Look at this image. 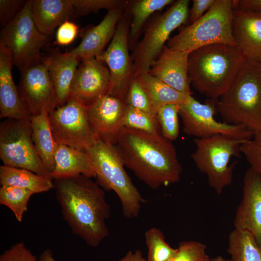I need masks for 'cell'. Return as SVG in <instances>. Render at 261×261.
Instances as JSON below:
<instances>
[{
  "label": "cell",
  "mask_w": 261,
  "mask_h": 261,
  "mask_svg": "<svg viewBox=\"0 0 261 261\" xmlns=\"http://www.w3.org/2000/svg\"><path fill=\"white\" fill-rule=\"evenodd\" d=\"M54 189L64 219L72 232L96 247L109 235L110 207L101 187L85 175L55 179Z\"/></svg>",
  "instance_id": "obj_1"
},
{
  "label": "cell",
  "mask_w": 261,
  "mask_h": 261,
  "mask_svg": "<svg viewBox=\"0 0 261 261\" xmlns=\"http://www.w3.org/2000/svg\"><path fill=\"white\" fill-rule=\"evenodd\" d=\"M115 146L124 165L153 189L177 183L182 167L172 141L123 127Z\"/></svg>",
  "instance_id": "obj_2"
},
{
  "label": "cell",
  "mask_w": 261,
  "mask_h": 261,
  "mask_svg": "<svg viewBox=\"0 0 261 261\" xmlns=\"http://www.w3.org/2000/svg\"><path fill=\"white\" fill-rule=\"evenodd\" d=\"M245 59L237 46L214 44L197 49L188 54L190 84L217 100L229 87Z\"/></svg>",
  "instance_id": "obj_3"
},
{
  "label": "cell",
  "mask_w": 261,
  "mask_h": 261,
  "mask_svg": "<svg viewBox=\"0 0 261 261\" xmlns=\"http://www.w3.org/2000/svg\"><path fill=\"white\" fill-rule=\"evenodd\" d=\"M216 103L224 122L261 132V60L246 59Z\"/></svg>",
  "instance_id": "obj_4"
},
{
  "label": "cell",
  "mask_w": 261,
  "mask_h": 261,
  "mask_svg": "<svg viewBox=\"0 0 261 261\" xmlns=\"http://www.w3.org/2000/svg\"><path fill=\"white\" fill-rule=\"evenodd\" d=\"M86 152L90 157L98 184L116 193L125 218H137L145 200L126 172L115 145L97 138Z\"/></svg>",
  "instance_id": "obj_5"
},
{
  "label": "cell",
  "mask_w": 261,
  "mask_h": 261,
  "mask_svg": "<svg viewBox=\"0 0 261 261\" xmlns=\"http://www.w3.org/2000/svg\"><path fill=\"white\" fill-rule=\"evenodd\" d=\"M233 0H216L198 20L169 38L167 46L188 54L214 44L237 46L232 33Z\"/></svg>",
  "instance_id": "obj_6"
},
{
  "label": "cell",
  "mask_w": 261,
  "mask_h": 261,
  "mask_svg": "<svg viewBox=\"0 0 261 261\" xmlns=\"http://www.w3.org/2000/svg\"><path fill=\"white\" fill-rule=\"evenodd\" d=\"M196 148L191 154L193 162L202 173L206 175L209 186L218 194L231 185L235 162L232 157H239L240 146L247 140L215 135L204 138H194Z\"/></svg>",
  "instance_id": "obj_7"
},
{
  "label": "cell",
  "mask_w": 261,
  "mask_h": 261,
  "mask_svg": "<svg viewBox=\"0 0 261 261\" xmlns=\"http://www.w3.org/2000/svg\"><path fill=\"white\" fill-rule=\"evenodd\" d=\"M48 41V36L42 33L34 23L31 0L27 1L19 14L0 33V46L10 53L13 65L20 72L42 60L41 51Z\"/></svg>",
  "instance_id": "obj_8"
},
{
  "label": "cell",
  "mask_w": 261,
  "mask_h": 261,
  "mask_svg": "<svg viewBox=\"0 0 261 261\" xmlns=\"http://www.w3.org/2000/svg\"><path fill=\"white\" fill-rule=\"evenodd\" d=\"M189 0H178L147 26L141 40L135 46L131 56L132 77L148 72L169 40L171 32L185 23L188 15Z\"/></svg>",
  "instance_id": "obj_9"
},
{
  "label": "cell",
  "mask_w": 261,
  "mask_h": 261,
  "mask_svg": "<svg viewBox=\"0 0 261 261\" xmlns=\"http://www.w3.org/2000/svg\"><path fill=\"white\" fill-rule=\"evenodd\" d=\"M0 158L4 165L51 177L34 146L29 119L6 118L0 123Z\"/></svg>",
  "instance_id": "obj_10"
},
{
  "label": "cell",
  "mask_w": 261,
  "mask_h": 261,
  "mask_svg": "<svg viewBox=\"0 0 261 261\" xmlns=\"http://www.w3.org/2000/svg\"><path fill=\"white\" fill-rule=\"evenodd\" d=\"M51 128L57 143L86 151L97 138L90 126L87 106L69 98L48 114Z\"/></svg>",
  "instance_id": "obj_11"
},
{
  "label": "cell",
  "mask_w": 261,
  "mask_h": 261,
  "mask_svg": "<svg viewBox=\"0 0 261 261\" xmlns=\"http://www.w3.org/2000/svg\"><path fill=\"white\" fill-rule=\"evenodd\" d=\"M129 15L127 6L107 49L96 58L106 63L109 71L110 84L107 94L124 102L132 77V62L129 52Z\"/></svg>",
  "instance_id": "obj_12"
},
{
  "label": "cell",
  "mask_w": 261,
  "mask_h": 261,
  "mask_svg": "<svg viewBox=\"0 0 261 261\" xmlns=\"http://www.w3.org/2000/svg\"><path fill=\"white\" fill-rule=\"evenodd\" d=\"M179 115L183 131L195 138H204L222 135L232 138L248 140L254 133L241 125H233L217 121L216 108L213 104L202 103L191 95L184 103L178 105Z\"/></svg>",
  "instance_id": "obj_13"
},
{
  "label": "cell",
  "mask_w": 261,
  "mask_h": 261,
  "mask_svg": "<svg viewBox=\"0 0 261 261\" xmlns=\"http://www.w3.org/2000/svg\"><path fill=\"white\" fill-rule=\"evenodd\" d=\"M20 72L18 91L30 116L57 107L56 92L43 57L40 62Z\"/></svg>",
  "instance_id": "obj_14"
},
{
  "label": "cell",
  "mask_w": 261,
  "mask_h": 261,
  "mask_svg": "<svg viewBox=\"0 0 261 261\" xmlns=\"http://www.w3.org/2000/svg\"><path fill=\"white\" fill-rule=\"evenodd\" d=\"M81 60L72 82L69 98L87 106L108 94L110 75L104 63L96 58Z\"/></svg>",
  "instance_id": "obj_15"
},
{
  "label": "cell",
  "mask_w": 261,
  "mask_h": 261,
  "mask_svg": "<svg viewBox=\"0 0 261 261\" xmlns=\"http://www.w3.org/2000/svg\"><path fill=\"white\" fill-rule=\"evenodd\" d=\"M125 102L106 94L87 106L91 128L97 138L115 145L123 127Z\"/></svg>",
  "instance_id": "obj_16"
},
{
  "label": "cell",
  "mask_w": 261,
  "mask_h": 261,
  "mask_svg": "<svg viewBox=\"0 0 261 261\" xmlns=\"http://www.w3.org/2000/svg\"><path fill=\"white\" fill-rule=\"evenodd\" d=\"M233 223L234 229L250 233L261 248V177L250 167L244 176L242 198Z\"/></svg>",
  "instance_id": "obj_17"
},
{
  "label": "cell",
  "mask_w": 261,
  "mask_h": 261,
  "mask_svg": "<svg viewBox=\"0 0 261 261\" xmlns=\"http://www.w3.org/2000/svg\"><path fill=\"white\" fill-rule=\"evenodd\" d=\"M188 54L165 45L148 72L176 90L192 94L188 76Z\"/></svg>",
  "instance_id": "obj_18"
},
{
  "label": "cell",
  "mask_w": 261,
  "mask_h": 261,
  "mask_svg": "<svg viewBox=\"0 0 261 261\" xmlns=\"http://www.w3.org/2000/svg\"><path fill=\"white\" fill-rule=\"evenodd\" d=\"M232 33L246 59L261 60V13L234 8Z\"/></svg>",
  "instance_id": "obj_19"
},
{
  "label": "cell",
  "mask_w": 261,
  "mask_h": 261,
  "mask_svg": "<svg viewBox=\"0 0 261 261\" xmlns=\"http://www.w3.org/2000/svg\"><path fill=\"white\" fill-rule=\"evenodd\" d=\"M125 9L108 11L99 24L82 32L80 43L71 51L81 60L99 57L113 39L117 24Z\"/></svg>",
  "instance_id": "obj_20"
},
{
  "label": "cell",
  "mask_w": 261,
  "mask_h": 261,
  "mask_svg": "<svg viewBox=\"0 0 261 261\" xmlns=\"http://www.w3.org/2000/svg\"><path fill=\"white\" fill-rule=\"evenodd\" d=\"M13 66L11 54L0 46V118L29 119L13 78Z\"/></svg>",
  "instance_id": "obj_21"
},
{
  "label": "cell",
  "mask_w": 261,
  "mask_h": 261,
  "mask_svg": "<svg viewBox=\"0 0 261 261\" xmlns=\"http://www.w3.org/2000/svg\"><path fill=\"white\" fill-rule=\"evenodd\" d=\"M43 58L56 92L57 106L61 105L69 98L72 82L81 59L72 51L62 53L57 50Z\"/></svg>",
  "instance_id": "obj_22"
},
{
  "label": "cell",
  "mask_w": 261,
  "mask_h": 261,
  "mask_svg": "<svg viewBox=\"0 0 261 261\" xmlns=\"http://www.w3.org/2000/svg\"><path fill=\"white\" fill-rule=\"evenodd\" d=\"M31 14L38 29L49 36L75 15L71 0H31Z\"/></svg>",
  "instance_id": "obj_23"
},
{
  "label": "cell",
  "mask_w": 261,
  "mask_h": 261,
  "mask_svg": "<svg viewBox=\"0 0 261 261\" xmlns=\"http://www.w3.org/2000/svg\"><path fill=\"white\" fill-rule=\"evenodd\" d=\"M55 167L50 174L53 179L82 174L89 178L96 177L88 154L58 143L54 156Z\"/></svg>",
  "instance_id": "obj_24"
},
{
  "label": "cell",
  "mask_w": 261,
  "mask_h": 261,
  "mask_svg": "<svg viewBox=\"0 0 261 261\" xmlns=\"http://www.w3.org/2000/svg\"><path fill=\"white\" fill-rule=\"evenodd\" d=\"M46 111L30 116L32 139L38 155L43 165L50 173L55 167L54 156L58 143L52 134Z\"/></svg>",
  "instance_id": "obj_25"
},
{
  "label": "cell",
  "mask_w": 261,
  "mask_h": 261,
  "mask_svg": "<svg viewBox=\"0 0 261 261\" xmlns=\"http://www.w3.org/2000/svg\"><path fill=\"white\" fill-rule=\"evenodd\" d=\"M52 180L50 177L27 169L4 165L0 166V183L1 186L19 188L37 194L54 188Z\"/></svg>",
  "instance_id": "obj_26"
},
{
  "label": "cell",
  "mask_w": 261,
  "mask_h": 261,
  "mask_svg": "<svg viewBox=\"0 0 261 261\" xmlns=\"http://www.w3.org/2000/svg\"><path fill=\"white\" fill-rule=\"evenodd\" d=\"M145 91L155 115L167 104L179 105L186 102L191 94L179 91L151 75L149 72L136 76Z\"/></svg>",
  "instance_id": "obj_27"
},
{
  "label": "cell",
  "mask_w": 261,
  "mask_h": 261,
  "mask_svg": "<svg viewBox=\"0 0 261 261\" xmlns=\"http://www.w3.org/2000/svg\"><path fill=\"white\" fill-rule=\"evenodd\" d=\"M172 0H138L128 5L130 21L129 40V46L136 42L145 22L154 12L160 11L174 2Z\"/></svg>",
  "instance_id": "obj_28"
},
{
  "label": "cell",
  "mask_w": 261,
  "mask_h": 261,
  "mask_svg": "<svg viewBox=\"0 0 261 261\" xmlns=\"http://www.w3.org/2000/svg\"><path fill=\"white\" fill-rule=\"evenodd\" d=\"M227 252L234 261H261V248L246 231L234 229L230 232Z\"/></svg>",
  "instance_id": "obj_29"
},
{
  "label": "cell",
  "mask_w": 261,
  "mask_h": 261,
  "mask_svg": "<svg viewBox=\"0 0 261 261\" xmlns=\"http://www.w3.org/2000/svg\"><path fill=\"white\" fill-rule=\"evenodd\" d=\"M145 237L148 249L146 261H172L174 259L177 249L168 244L160 229L149 228L145 232Z\"/></svg>",
  "instance_id": "obj_30"
},
{
  "label": "cell",
  "mask_w": 261,
  "mask_h": 261,
  "mask_svg": "<svg viewBox=\"0 0 261 261\" xmlns=\"http://www.w3.org/2000/svg\"><path fill=\"white\" fill-rule=\"evenodd\" d=\"M31 191L14 187L1 186L0 188V204L7 207L14 215L16 220L21 222L24 214L28 210V205Z\"/></svg>",
  "instance_id": "obj_31"
},
{
  "label": "cell",
  "mask_w": 261,
  "mask_h": 261,
  "mask_svg": "<svg viewBox=\"0 0 261 261\" xmlns=\"http://www.w3.org/2000/svg\"><path fill=\"white\" fill-rule=\"evenodd\" d=\"M122 126L150 134H161L157 117L127 104Z\"/></svg>",
  "instance_id": "obj_32"
},
{
  "label": "cell",
  "mask_w": 261,
  "mask_h": 261,
  "mask_svg": "<svg viewBox=\"0 0 261 261\" xmlns=\"http://www.w3.org/2000/svg\"><path fill=\"white\" fill-rule=\"evenodd\" d=\"M178 115V105L172 104L162 106L157 113L161 134L172 142L179 135Z\"/></svg>",
  "instance_id": "obj_33"
},
{
  "label": "cell",
  "mask_w": 261,
  "mask_h": 261,
  "mask_svg": "<svg viewBox=\"0 0 261 261\" xmlns=\"http://www.w3.org/2000/svg\"><path fill=\"white\" fill-rule=\"evenodd\" d=\"M75 16L84 15L101 9L108 11L126 9L129 2L122 0H71Z\"/></svg>",
  "instance_id": "obj_34"
},
{
  "label": "cell",
  "mask_w": 261,
  "mask_h": 261,
  "mask_svg": "<svg viewBox=\"0 0 261 261\" xmlns=\"http://www.w3.org/2000/svg\"><path fill=\"white\" fill-rule=\"evenodd\" d=\"M125 102L128 105L157 117L149 99L136 77H132L131 80Z\"/></svg>",
  "instance_id": "obj_35"
},
{
  "label": "cell",
  "mask_w": 261,
  "mask_h": 261,
  "mask_svg": "<svg viewBox=\"0 0 261 261\" xmlns=\"http://www.w3.org/2000/svg\"><path fill=\"white\" fill-rule=\"evenodd\" d=\"M177 251L172 261H210V257L206 253V246L195 240L180 242Z\"/></svg>",
  "instance_id": "obj_36"
},
{
  "label": "cell",
  "mask_w": 261,
  "mask_h": 261,
  "mask_svg": "<svg viewBox=\"0 0 261 261\" xmlns=\"http://www.w3.org/2000/svg\"><path fill=\"white\" fill-rule=\"evenodd\" d=\"M240 151L250 167L261 177V132L254 133L251 139L243 143Z\"/></svg>",
  "instance_id": "obj_37"
},
{
  "label": "cell",
  "mask_w": 261,
  "mask_h": 261,
  "mask_svg": "<svg viewBox=\"0 0 261 261\" xmlns=\"http://www.w3.org/2000/svg\"><path fill=\"white\" fill-rule=\"evenodd\" d=\"M27 0H0V26L2 28L21 11Z\"/></svg>",
  "instance_id": "obj_38"
},
{
  "label": "cell",
  "mask_w": 261,
  "mask_h": 261,
  "mask_svg": "<svg viewBox=\"0 0 261 261\" xmlns=\"http://www.w3.org/2000/svg\"><path fill=\"white\" fill-rule=\"evenodd\" d=\"M0 261H39L27 248L25 243L20 242L5 250L0 256Z\"/></svg>",
  "instance_id": "obj_39"
},
{
  "label": "cell",
  "mask_w": 261,
  "mask_h": 261,
  "mask_svg": "<svg viewBox=\"0 0 261 261\" xmlns=\"http://www.w3.org/2000/svg\"><path fill=\"white\" fill-rule=\"evenodd\" d=\"M78 32V27L75 23L67 20L58 28L56 34V43L60 45H67L72 43Z\"/></svg>",
  "instance_id": "obj_40"
},
{
  "label": "cell",
  "mask_w": 261,
  "mask_h": 261,
  "mask_svg": "<svg viewBox=\"0 0 261 261\" xmlns=\"http://www.w3.org/2000/svg\"><path fill=\"white\" fill-rule=\"evenodd\" d=\"M216 0H193L190 11L191 23L200 19L212 6Z\"/></svg>",
  "instance_id": "obj_41"
},
{
  "label": "cell",
  "mask_w": 261,
  "mask_h": 261,
  "mask_svg": "<svg viewBox=\"0 0 261 261\" xmlns=\"http://www.w3.org/2000/svg\"><path fill=\"white\" fill-rule=\"evenodd\" d=\"M234 8L261 13V0H233Z\"/></svg>",
  "instance_id": "obj_42"
},
{
  "label": "cell",
  "mask_w": 261,
  "mask_h": 261,
  "mask_svg": "<svg viewBox=\"0 0 261 261\" xmlns=\"http://www.w3.org/2000/svg\"><path fill=\"white\" fill-rule=\"evenodd\" d=\"M118 261H146L142 253L139 250L134 252L128 251L127 254Z\"/></svg>",
  "instance_id": "obj_43"
},
{
  "label": "cell",
  "mask_w": 261,
  "mask_h": 261,
  "mask_svg": "<svg viewBox=\"0 0 261 261\" xmlns=\"http://www.w3.org/2000/svg\"><path fill=\"white\" fill-rule=\"evenodd\" d=\"M39 261H56L52 251L50 249L44 250L39 258Z\"/></svg>",
  "instance_id": "obj_44"
},
{
  "label": "cell",
  "mask_w": 261,
  "mask_h": 261,
  "mask_svg": "<svg viewBox=\"0 0 261 261\" xmlns=\"http://www.w3.org/2000/svg\"><path fill=\"white\" fill-rule=\"evenodd\" d=\"M210 261H234L231 258L226 259L222 256L218 255L212 259H211Z\"/></svg>",
  "instance_id": "obj_45"
}]
</instances>
